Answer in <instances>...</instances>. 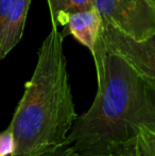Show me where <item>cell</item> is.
Listing matches in <instances>:
<instances>
[{"instance_id": "8fae6325", "label": "cell", "mask_w": 155, "mask_h": 156, "mask_svg": "<svg viewBox=\"0 0 155 156\" xmlns=\"http://www.w3.org/2000/svg\"><path fill=\"white\" fill-rule=\"evenodd\" d=\"M14 0H0V33Z\"/></svg>"}, {"instance_id": "277c9868", "label": "cell", "mask_w": 155, "mask_h": 156, "mask_svg": "<svg viewBox=\"0 0 155 156\" xmlns=\"http://www.w3.org/2000/svg\"><path fill=\"white\" fill-rule=\"evenodd\" d=\"M100 36L108 50L121 56L155 88V34L145 39H135L103 23Z\"/></svg>"}, {"instance_id": "52a82bcc", "label": "cell", "mask_w": 155, "mask_h": 156, "mask_svg": "<svg viewBox=\"0 0 155 156\" xmlns=\"http://www.w3.org/2000/svg\"><path fill=\"white\" fill-rule=\"evenodd\" d=\"M52 28L64 26L65 17L71 13L95 8L93 0H47Z\"/></svg>"}, {"instance_id": "7c38bea8", "label": "cell", "mask_w": 155, "mask_h": 156, "mask_svg": "<svg viewBox=\"0 0 155 156\" xmlns=\"http://www.w3.org/2000/svg\"><path fill=\"white\" fill-rule=\"evenodd\" d=\"M150 1H152V2H153V3L155 4V0H150Z\"/></svg>"}, {"instance_id": "3957f363", "label": "cell", "mask_w": 155, "mask_h": 156, "mask_svg": "<svg viewBox=\"0 0 155 156\" xmlns=\"http://www.w3.org/2000/svg\"><path fill=\"white\" fill-rule=\"evenodd\" d=\"M103 23L135 39L155 34V4L150 0H93Z\"/></svg>"}, {"instance_id": "7a4b0ae2", "label": "cell", "mask_w": 155, "mask_h": 156, "mask_svg": "<svg viewBox=\"0 0 155 156\" xmlns=\"http://www.w3.org/2000/svg\"><path fill=\"white\" fill-rule=\"evenodd\" d=\"M64 35L52 28L41 44L37 63L10 122L15 139L12 156H43L65 146L77 120Z\"/></svg>"}, {"instance_id": "ba28073f", "label": "cell", "mask_w": 155, "mask_h": 156, "mask_svg": "<svg viewBox=\"0 0 155 156\" xmlns=\"http://www.w3.org/2000/svg\"><path fill=\"white\" fill-rule=\"evenodd\" d=\"M134 156H155V132L141 129L135 144Z\"/></svg>"}, {"instance_id": "8992f818", "label": "cell", "mask_w": 155, "mask_h": 156, "mask_svg": "<svg viewBox=\"0 0 155 156\" xmlns=\"http://www.w3.org/2000/svg\"><path fill=\"white\" fill-rule=\"evenodd\" d=\"M31 0H14L0 33V61L20 41L29 13Z\"/></svg>"}, {"instance_id": "6da1fadb", "label": "cell", "mask_w": 155, "mask_h": 156, "mask_svg": "<svg viewBox=\"0 0 155 156\" xmlns=\"http://www.w3.org/2000/svg\"><path fill=\"white\" fill-rule=\"evenodd\" d=\"M97 94L65 142L84 156H134L141 129L155 131V88L99 35L91 53Z\"/></svg>"}, {"instance_id": "4fadbf2b", "label": "cell", "mask_w": 155, "mask_h": 156, "mask_svg": "<svg viewBox=\"0 0 155 156\" xmlns=\"http://www.w3.org/2000/svg\"><path fill=\"white\" fill-rule=\"evenodd\" d=\"M154 132H155V131H154Z\"/></svg>"}, {"instance_id": "5b68a950", "label": "cell", "mask_w": 155, "mask_h": 156, "mask_svg": "<svg viewBox=\"0 0 155 156\" xmlns=\"http://www.w3.org/2000/svg\"><path fill=\"white\" fill-rule=\"evenodd\" d=\"M102 17L93 8L90 10L71 13L65 17L64 26L76 39L93 53L102 28Z\"/></svg>"}, {"instance_id": "30bf717a", "label": "cell", "mask_w": 155, "mask_h": 156, "mask_svg": "<svg viewBox=\"0 0 155 156\" xmlns=\"http://www.w3.org/2000/svg\"><path fill=\"white\" fill-rule=\"evenodd\" d=\"M43 156H84V155H81L80 153H78L72 147L63 146L61 148H58V150L53 151V152H50Z\"/></svg>"}, {"instance_id": "9c48e42d", "label": "cell", "mask_w": 155, "mask_h": 156, "mask_svg": "<svg viewBox=\"0 0 155 156\" xmlns=\"http://www.w3.org/2000/svg\"><path fill=\"white\" fill-rule=\"evenodd\" d=\"M15 150V139L11 125L0 132V156H12Z\"/></svg>"}]
</instances>
